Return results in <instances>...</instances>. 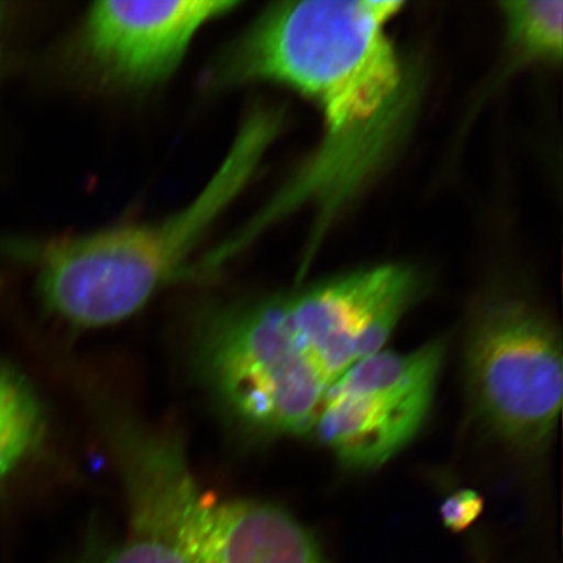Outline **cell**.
Here are the masks:
<instances>
[{
    "label": "cell",
    "mask_w": 563,
    "mask_h": 563,
    "mask_svg": "<svg viewBox=\"0 0 563 563\" xmlns=\"http://www.w3.org/2000/svg\"><path fill=\"white\" fill-rule=\"evenodd\" d=\"M404 7L389 0L276 3L223 55L221 82L276 84L306 97L322 118L314 156L244 239L312 202L313 249L389 156L413 97L411 76L389 33Z\"/></svg>",
    "instance_id": "1"
},
{
    "label": "cell",
    "mask_w": 563,
    "mask_h": 563,
    "mask_svg": "<svg viewBox=\"0 0 563 563\" xmlns=\"http://www.w3.org/2000/svg\"><path fill=\"white\" fill-rule=\"evenodd\" d=\"M279 126L277 112L253 111L207 187L165 220L48 243L38 269L48 311L81 328L112 325L140 311L186 271L209 230L249 185Z\"/></svg>",
    "instance_id": "2"
},
{
    "label": "cell",
    "mask_w": 563,
    "mask_h": 563,
    "mask_svg": "<svg viewBox=\"0 0 563 563\" xmlns=\"http://www.w3.org/2000/svg\"><path fill=\"white\" fill-rule=\"evenodd\" d=\"M139 441L125 467L133 532L165 541L187 563H329L291 514L251 499H217L199 489L178 448Z\"/></svg>",
    "instance_id": "3"
},
{
    "label": "cell",
    "mask_w": 563,
    "mask_h": 563,
    "mask_svg": "<svg viewBox=\"0 0 563 563\" xmlns=\"http://www.w3.org/2000/svg\"><path fill=\"white\" fill-rule=\"evenodd\" d=\"M202 363L218 396L246 426L269 434L312 431L329 383L295 336L284 298L218 317Z\"/></svg>",
    "instance_id": "4"
},
{
    "label": "cell",
    "mask_w": 563,
    "mask_h": 563,
    "mask_svg": "<svg viewBox=\"0 0 563 563\" xmlns=\"http://www.w3.org/2000/svg\"><path fill=\"white\" fill-rule=\"evenodd\" d=\"M471 399L501 439L525 449L551 439L562 405L561 341L538 309L518 299L485 302L466 343Z\"/></svg>",
    "instance_id": "5"
},
{
    "label": "cell",
    "mask_w": 563,
    "mask_h": 563,
    "mask_svg": "<svg viewBox=\"0 0 563 563\" xmlns=\"http://www.w3.org/2000/svg\"><path fill=\"white\" fill-rule=\"evenodd\" d=\"M445 356L435 341L411 354L377 352L352 365L323 394L312 431L354 468L382 466L418 433Z\"/></svg>",
    "instance_id": "6"
},
{
    "label": "cell",
    "mask_w": 563,
    "mask_h": 563,
    "mask_svg": "<svg viewBox=\"0 0 563 563\" xmlns=\"http://www.w3.org/2000/svg\"><path fill=\"white\" fill-rule=\"evenodd\" d=\"M419 292L420 279L410 267L382 265L282 298L301 349L330 385L382 351Z\"/></svg>",
    "instance_id": "7"
},
{
    "label": "cell",
    "mask_w": 563,
    "mask_h": 563,
    "mask_svg": "<svg viewBox=\"0 0 563 563\" xmlns=\"http://www.w3.org/2000/svg\"><path fill=\"white\" fill-rule=\"evenodd\" d=\"M238 5L235 0H103L84 20L81 53L109 86L146 90L178 69L203 26Z\"/></svg>",
    "instance_id": "8"
},
{
    "label": "cell",
    "mask_w": 563,
    "mask_h": 563,
    "mask_svg": "<svg viewBox=\"0 0 563 563\" xmlns=\"http://www.w3.org/2000/svg\"><path fill=\"white\" fill-rule=\"evenodd\" d=\"M44 412L26 379L0 364V484L38 445Z\"/></svg>",
    "instance_id": "9"
},
{
    "label": "cell",
    "mask_w": 563,
    "mask_h": 563,
    "mask_svg": "<svg viewBox=\"0 0 563 563\" xmlns=\"http://www.w3.org/2000/svg\"><path fill=\"white\" fill-rule=\"evenodd\" d=\"M509 44L525 62L562 60V0H512L501 3Z\"/></svg>",
    "instance_id": "10"
},
{
    "label": "cell",
    "mask_w": 563,
    "mask_h": 563,
    "mask_svg": "<svg viewBox=\"0 0 563 563\" xmlns=\"http://www.w3.org/2000/svg\"><path fill=\"white\" fill-rule=\"evenodd\" d=\"M80 563H187L175 548L156 538L133 533L124 543L93 549Z\"/></svg>",
    "instance_id": "11"
},
{
    "label": "cell",
    "mask_w": 563,
    "mask_h": 563,
    "mask_svg": "<svg viewBox=\"0 0 563 563\" xmlns=\"http://www.w3.org/2000/svg\"><path fill=\"white\" fill-rule=\"evenodd\" d=\"M483 506L478 493L470 489L455 492L441 505L442 522L454 532L467 530L481 517Z\"/></svg>",
    "instance_id": "12"
}]
</instances>
